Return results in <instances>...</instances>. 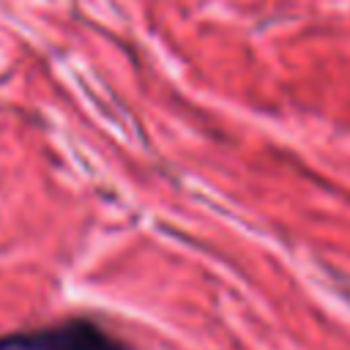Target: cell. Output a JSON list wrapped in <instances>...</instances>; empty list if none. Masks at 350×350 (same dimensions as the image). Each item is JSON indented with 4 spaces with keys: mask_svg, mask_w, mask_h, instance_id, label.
<instances>
[{
    "mask_svg": "<svg viewBox=\"0 0 350 350\" xmlns=\"http://www.w3.org/2000/svg\"><path fill=\"white\" fill-rule=\"evenodd\" d=\"M0 350H129V345L109 334L104 325L74 317L57 325L5 336L0 339Z\"/></svg>",
    "mask_w": 350,
    "mask_h": 350,
    "instance_id": "6da1fadb",
    "label": "cell"
}]
</instances>
